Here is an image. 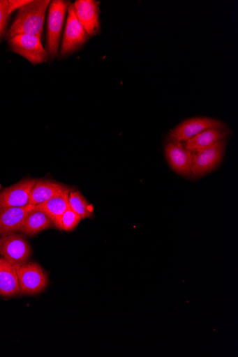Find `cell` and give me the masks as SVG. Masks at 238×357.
<instances>
[{
  "label": "cell",
  "mask_w": 238,
  "mask_h": 357,
  "mask_svg": "<svg viewBox=\"0 0 238 357\" xmlns=\"http://www.w3.org/2000/svg\"><path fill=\"white\" fill-rule=\"evenodd\" d=\"M69 207L80 215L82 220L91 218L94 207L84 198L80 191H71L69 196Z\"/></svg>",
  "instance_id": "obj_19"
},
{
  "label": "cell",
  "mask_w": 238,
  "mask_h": 357,
  "mask_svg": "<svg viewBox=\"0 0 238 357\" xmlns=\"http://www.w3.org/2000/svg\"><path fill=\"white\" fill-rule=\"evenodd\" d=\"M70 192V189L68 188L47 202L37 206L36 209L46 213L52 222L55 221L69 208Z\"/></svg>",
  "instance_id": "obj_17"
},
{
  "label": "cell",
  "mask_w": 238,
  "mask_h": 357,
  "mask_svg": "<svg viewBox=\"0 0 238 357\" xmlns=\"http://www.w3.org/2000/svg\"><path fill=\"white\" fill-rule=\"evenodd\" d=\"M211 128H228L222 121L206 117L188 119L172 130L170 140L185 142L200 133Z\"/></svg>",
  "instance_id": "obj_7"
},
{
  "label": "cell",
  "mask_w": 238,
  "mask_h": 357,
  "mask_svg": "<svg viewBox=\"0 0 238 357\" xmlns=\"http://www.w3.org/2000/svg\"><path fill=\"white\" fill-rule=\"evenodd\" d=\"M36 208V206L27 204L0 209V236H9L20 231L27 214Z\"/></svg>",
  "instance_id": "obj_11"
},
{
  "label": "cell",
  "mask_w": 238,
  "mask_h": 357,
  "mask_svg": "<svg viewBox=\"0 0 238 357\" xmlns=\"http://www.w3.org/2000/svg\"><path fill=\"white\" fill-rule=\"evenodd\" d=\"M68 15L64 31L61 55L70 54L80 48L87 40L88 35L79 21L73 5L68 8Z\"/></svg>",
  "instance_id": "obj_6"
},
{
  "label": "cell",
  "mask_w": 238,
  "mask_h": 357,
  "mask_svg": "<svg viewBox=\"0 0 238 357\" xmlns=\"http://www.w3.org/2000/svg\"><path fill=\"white\" fill-rule=\"evenodd\" d=\"M67 188L68 187L54 181L37 180L31 190L29 204L37 206Z\"/></svg>",
  "instance_id": "obj_15"
},
{
  "label": "cell",
  "mask_w": 238,
  "mask_h": 357,
  "mask_svg": "<svg viewBox=\"0 0 238 357\" xmlns=\"http://www.w3.org/2000/svg\"><path fill=\"white\" fill-rule=\"evenodd\" d=\"M225 149V140L193 152L192 175L201 176L214 170L221 163Z\"/></svg>",
  "instance_id": "obj_5"
},
{
  "label": "cell",
  "mask_w": 238,
  "mask_h": 357,
  "mask_svg": "<svg viewBox=\"0 0 238 357\" xmlns=\"http://www.w3.org/2000/svg\"><path fill=\"white\" fill-rule=\"evenodd\" d=\"M52 222L46 213L36 208L27 214L20 232L29 236H36L51 228Z\"/></svg>",
  "instance_id": "obj_16"
},
{
  "label": "cell",
  "mask_w": 238,
  "mask_h": 357,
  "mask_svg": "<svg viewBox=\"0 0 238 357\" xmlns=\"http://www.w3.org/2000/svg\"><path fill=\"white\" fill-rule=\"evenodd\" d=\"M70 4L61 0H54L50 3L48 26L47 52L51 59L57 55L60 36L66 10Z\"/></svg>",
  "instance_id": "obj_3"
},
{
  "label": "cell",
  "mask_w": 238,
  "mask_h": 357,
  "mask_svg": "<svg viewBox=\"0 0 238 357\" xmlns=\"http://www.w3.org/2000/svg\"><path fill=\"white\" fill-rule=\"evenodd\" d=\"M29 2L28 0H0V40L6 33L11 14Z\"/></svg>",
  "instance_id": "obj_18"
},
{
  "label": "cell",
  "mask_w": 238,
  "mask_h": 357,
  "mask_svg": "<svg viewBox=\"0 0 238 357\" xmlns=\"http://www.w3.org/2000/svg\"><path fill=\"white\" fill-rule=\"evenodd\" d=\"M165 155L176 173L184 176L192 175L193 152L187 149L183 142L170 140L165 147Z\"/></svg>",
  "instance_id": "obj_9"
},
{
  "label": "cell",
  "mask_w": 238,
  "mask_h": 357,
  "mask_svg": "<svg viewBox=\"0 0 238 357\" xmlns=\"http://www.w3.org/2000/svg\"><path fill=\"white\" fill-rule=\"evenodd\" d=\"M228 128H211L184 142L186 148L193 152L210 146L219 141L225 140L230 135Z\"/></svg>",
  "instance_id": "obj_14"
},
{
  "label": "cell",
  "mask_w": 238,
  "mask_h": 357,
  "mask_svg": "<svg viewBox=\"0 0 238 357\" xmlns=\"http://www.w3.org/2000/svg\"><path fill=\"white\" fill-rule=\"evenodd\" d=\"M20 294L37 295L47 287L48 276L45 270L36 263L27 262L16 266Z\"/></svg>",
  "instance_id": "obj_2"
},
{
  "label": "cell",
  "mask_w": 238,
  "mask_h": 357,
  "mask_svg": "<svg viewBox=\"0 0 238 357\" xmlns=\"http://www.w3.org/2000/svg\"><path fill=\"white\" fill-rule=\"evenodd\" d=\"M82 220V218L69 207L53 223L58 229L71 232L77 228Z\"/></svg>",
  "instance_id": "obj_20"
},
{
  "label": "cell",
  "mask_w": 238,
  "mask_h": 357,
  "mask_svg": "<svg viewBox=\"0 0 238 357\" xmlns=\"http://www.w3.org/2000/svg\"><path fill=\"white\" fill-rule=\"evenodd\" d=\"M0 255L17 266L28 262L31 249L24 237L15 234L0 238Z\"/></svg>",
  "instance_id": "obj_8"
},
{
  "label": "cell",
  "mask_w": 238,
  "mask_h": 357,
  "mask_svg": "<svg viewBox=\"0 0 238 357\" xmlns=\"http://www.w3.org/2000/svg\"><path fill=\"white\" fill-rule=\"evenodd\" d=\"M76 15L89 37L98 34L100 29L98 2L78 0L73 4Z\"/></svg>",
  "instance_id": "obj_12"
},
{
  "label": "cell",
  "mask_w": 238,
  "mask_h": 357,
  "mask_svg": "<svg viewBox=\"0 0 238 357\" xmlns=\"http://www.w3.org/2000/svg\"><path fill=\"white\" fill-rule=\"evenodd\" d=\"M36 181L25 179L0 192V209L29 204L30 192Z\"/></svg>",
  "instance_id": "obj_10"
},
{
  "label": "cell",
  "mask_w": 238,
  "mask_h": 357,
  "mask_svg": "<svg viewBox=\"0 0 238 357\" xmlns=\"http://www.w3.org/2000/svg\"><path fill=\"white\" fill-rule=\"evenodd\" d=\"M11 51L15 52L33 65L45 63L48 54L43 46L41 38L36 36L21 34L9 39Z\"/></svg>",
  "instance_id": "obj_4"
},
{
  "label": "cell",
  "mask_w": 238,
  "mask_h": 357,
  "mask_svg": "<svg viewBox=\"0 0 238 357\" xmlns=\"http://www.w3.org/2000/svg\"><path fill=\"white\" fill-rule=\"evenodd\" d=\"M50 3L49 0L30 1L19 9L8 31V38L21 34L36 36L41 38L46 11Z\"/></svg>",
  "instance_id": "obj_1"
},
{
  "label": "cell",
  "mask_w": 238,
  "mask_h": 357,
  "mask_svg": "<svg viewBox=\"0 0 238 357\" xmlns=\"http://www.w3.org/2000/svg\"><path fill=\"white\" fill-rule=\"evenodd\" d=\"M20 294L16 266L0 257V296L12 297Z\"/></svg>",
  "instance_id": "obj_13"
}]
</instances>
